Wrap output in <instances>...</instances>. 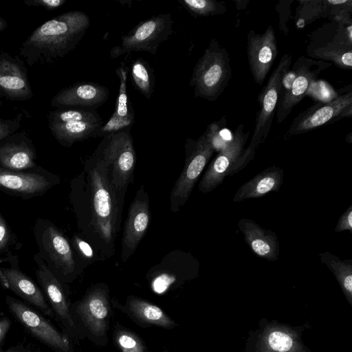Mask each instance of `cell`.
Here are the masks:
<instances>
[{
	"label": "cell",
	"mask_w": 352,
	"mask_h": 352,
	"mask_svg": "<svg viewBox=\"0 0 352 352\" xmlns=\"http://www.w3.org/2000/svg\"><path fill=\"white\" fill-rule=\"evenodd\" d=\"M89 26V18L83 12L58 15L32 32L20 47L19 56L30 67L54 62L75 49Z\"/></svg>",
	"instance_id": "1"
},
{
	"label": "cell",
	"mask_w": 352,
	"mask_h": 352,
	"mask_svg": "<svg viewBox=\"0 0 352 352\" xmlns=\"http://www.w3.org/2000/svg\"><path fill=\"white\" fill-rule=\"evenodd\" d=\"M88 182L91 197L90 226L102 242L106 256L114 252V241L119 231L123 199L111 184L108 166L100 156L89 162Z\"/></svg>",
	"instance_id": "2"
},
{
	"label": "cell",
	"mask_w": 352,
	"mask_h": 352,
	"mask_svg": "<svg viewBox=\"0 0 352 352\" xmlns=\"http://www.w3.org/2000/svg\"><path fill=\"white\" fill-rule=\"evenodd\" d=\"M220 122L210 124L197 140L187 139L184 168L170 196V210L177 212L188 200L192 189L216 149Z\"/></svg>",
	"instance_id": "3"
},
{
	"label": "cell",
	"mask_w": 352,
	"mask_h": 352,
	"mask_svg": "<svg viewBox=\"0 0 352 352\" xmlns=\"http://www.w3.org/2000/svg\"><path fill=\"white\" fill-rule=\"evenodd\" d=\"M110 302L108 286L100 283L92 286L80 300L70 305L81 337L85 334L99 346L107 344L111 315Z\"/></svg>",
	"instance_id": "4"
},
{
	"label": "cell",
	"mask_w": 352,
	"mask_h": 352,
	"mask_svg": "<svg viewBox=\"0 0 352 352\" xmlns=\"http://www.w3.org/2000/svg\"><path fill=\"white\" fill-rule=\"evenodd\" d=\"M292 56V54L283 55L258 97L260 108L256 116L253 135L248 148L244 149L235 166L234 174L245 168L253 160L256 150L265 142L269 134L280 97L282 79L291 67Z\"/></svg>",
	"instance_id": "5"
},
{
	"label": "cell",
	"mask_w": 352,
	"mask_h": 352,
	"mask_svg": "<svg viewBox=\"0 0 352 352\" xmlns=\"http://www.w3.org/2000/svg\"><path fill=\"white\" fill-rule=\"evenodd\" d=\"M231 78L228 51L217 40L212 38L193 69L190 85L194 89L195 96L209 101L216 100Z\"/></svg>",
	"instance_id": "6"
},
{
	"label": "cell",
	"mask_w": 352,
	"mask_h": 352,
	"mask_svg": "<svg viewBox=\"0 0 352 352\" xmlns=\"http://www.w3.org/2000/svg\"><path fill=\"white\" fill-rule=\"evenodd\" d=\"M331 63L315 60L301 56L284 76L276 110V122L282 123L307 94L309 89L323 70Z\"/></svg>",
	"instance_id": "7"
},
{
	"label": "cell",
	"mask_w": 352,
	"mask_h": 352,
	"mask_svg": "<svg viewBox=\"0 0 352 352\" xmlns=\"http://www.w3.org/2000/svg\"><path fill=\"white\" fill-rule=\"evenodd\" d=\"M49 129L55 139L63 146L70 147L74 143L97 137L103 126L95 111L63 109L50 111Z\"/></svg>",
	"instance_id": "8"
},
{
	"label": "cell",
	"mask_w": 352,
	"mask_h": 352,
	"mask_svg": "<svg viewBox=\"0 0 352 352\" xmlns=\"http://www.w3.org/2000/svg\"><path fill=\"white\" fill-rule=\"evenodd\" d=\"M304 327L264 318L250 333L245 352H312L302 340Z\"/></svg>",
	"instance_id": "9"
},
{
	"label": "cell",
	"mask_w": 352,
	"mask_h": 352,
	"mask_svg": "<svg viewBox=\"0 0 352 352\" xmlns=\"http://www.w3.org/2000/svg\"><path fill=\"white\" fill-rule=\"evenodd\" d=\"M106 144L100 157L108 166L111 184L121 195H124L128 186L133 182L136 155L130 129L105 137Z\"/></svg>",
	"instance_id": "10"
},
{
	"label": "cell",
	"mask_w": 352,
	"mask_h": 352,
	"mask_svg": "<svg viewBox=\"0 0 352 352\" xmlns=\"http://www.w3.org/2000/svg\"><path fill=\"white\" fill-rule=\"evenodd\" d=\"M5 301L11 314L39 342L54 352H74L69 337L58 331L43 314L8 295Z\"/></svg>",
	"instance_id": "11"
},
{
	"label": "cell",
	"mask_w": 352,
	"mask_h": 352,
	"mask_svg": "<svg viewBox=\"0 0 352 352\" xmlns=\"http://www.w3.org/2000/svg\"><path fill=\"white\" fill-rule=\"evenodd\" d=\"M36 241L44 258L54 274L62 283L72 281L76 277V263L73 250L63 233L50 222L37 228Z\"/></svg>",
	"instance_id": "12"
},
{
	"label": "cell",
	"mask_w": 352,
	"mask_h": 352,
	"mask_svg": "<svg viewBox=\"0 0 352 352\" xmlns=\"http://www.w3.org/2000/svg\"><path fill=\"white\" fill-rule=\"evenodd\" d=\"M173 33V21L170 14H162L140 22L129 32L122 36L120 45L113 47L112 58L124 54L135 52H148L156 54L161 43L167 40Z\"/></svg>",
	"instance_id": "13"
},
{
	"label": "cell",
	"mask_w": 352,
	"mask_h": 352,
	"mask_svg": "<svg viewBox=\"0 0 352 352\" xmlns=\"http://www.w3.org/2000/svg\"><path fill=\"white\" fill-rule=\"evenodd\" d=\"M351 110L352 91L350 89L329 101L318 102L299 113L285 131L283 138L287 140L294 135L320 127L330 121L351 117Z\"/></svg>",
	"instance_id": "14"
},
{
	"label": "cell",
	"mask_w": 352,
	"mask_h": 352,
	"mask_svg": "<svg viewBox=\"0 0 352 352\" xmlns=\"http://www.w3.org/2000/svg\"><path fill=\"white\" fill-rule=\"evenodd\" d=\"M250 133L244 131L243 124H239L230 140L221 148L210 162L199 184V190L208 193L219 186L226 177L234 175V168L245 149Z\"/></svg>",
	"instance_id": "15"
},
{
	"label": "cell",
	"mask_w": 352,
	"mask_h": 352,
	"mask_svg": "<svg viewBox=\"0 0 352 352\" xmlns=\"http://www.w3.org/2000/svg\"><path fill=\"white\" fill-rule=\"evenodd\" d=\"M36 276L41 289L67 336L81 338L72 315L67 294L63 283L54 274L40 255H36Z\"/></svg>",
	"instance_id": "16"
},
{
	"label": "cell",
	"mask_w": 352,
	"mask_h": 352,
	"mask_svg": "<svg viewBox=\"0 0 352 352\" xmlns=\"http://www.w3.org/2000/svg\"><path fill=\"white\" fill-rule=\"evenodd\" d=\"M151 220L149 198L144 186L138 190L125 221L120 258L126 262L135 252L145 235Z\"/></svg>",
	"instance_id": "17"
},
{
	"label": "cell",
	"mask_w": 352,
	"mask_h": 352,
	"mask_svg": "<svg viewBox=\"0 0 352 352\" xmlns=\"http://www.w3.org/2000/svg\"><path fill=\"white\" fill-rule=\"evenodd\" d=\"M337 23V22H336ZM351 25L338 23L331 40L313 36L307 47V54L320 60H329L340 69H352Z\"/></svg>",
	"instance_id": "18"
},
{
	"label": "cell",
	"mask_w": 352,
	"mask_h": 352,
	"mask_svg": "<svg viewBox=\"0 0 352 352\" xmlns=\"http://www.w3.org/2000/svg\"><path fill=\"white\" fill-rule=\"evenodd\" d=\"M247 57L255 82L262 85L277 56V42L270 25L262 34L250 30L247 35Z\"/></svg>",
	"instance_id": "19"
},
{
	"label": "cell",
	"mask_w": 352,
	"mask_h": 352,
	"mask_svg": "<svg viewBox=\"0 0 352 352\" xmlns=\"http://www.w3.org/2000/svg\"><path fill=\"white\" fill-rule=\"evenodd\" d=\"M0 88L9 100H26L34 96L23 60L0 52Z\"/></svg>",
	"instance_id": "20"
},
{
	"label": "cell",
	"mask_w": 352,
	"mask_h": 352,
	"mask_svg": "<svg viewBox=\"0 0 352 352\" xmlns=\"http://www.w3.org/2000/svg\"><path fill=\"white\" fill-rule=\"evenodd\" d=\"M111 303L142 327L155 326L170 330L178 326L161 308L137 296H129L124 305L116 299H112Z\"/></svg>",
	"instance_id": "21"
},
{
	"label": "cell",
	"mask_w": 352,
	"mask_h": 352,
	"mask_svg": "<svg viewBox=\"0 0 352 352\" xmlns=\"http://www.w3.org/2000/svg\"><path fill=\"white\" fill-rule=\"evenodd\" d=\"M36 153L25 131L0 141V167L20 171L35 166Z\"/></svg>",
	"instance_id": "22"
},
{
	"label": "cell",
	"mask_w": 352,
	"mask_h": 352,
	"mask_svg": "<svg viewBox=\"0 0 352 352\" xmlns=\"http://www.w3.org/2000/svg\"><path fill=\"white\" fill-rule=\"evenodd\" d=\"M6 281L7 289L23 300L24 302L38 310L44 316L55 318L41 288L17 267L0 269Z\"/></svg>",
	"instance_id": "23"
},
{
	"label": "cell",
	"mask_w": 352,
	"mask_h": 352,
	"mask_svg": "<svg viewBox=\"0 0 352 352\" xmlns=\"http://www.w3.org/2000/svg\"><path fill=\"white\" fill-rule=\"evenodd\" d=\"M164 259L170 267L162 261L152 267L147 274L152 289L157 294L178 287L186 281L196 278L199 274V264L194 257L180 267H172L166 257Z\"/></svg>",
	"instance_id": "24"
},
{
	"label": "cell",
	"mask_w": 352,
	"mask_h": 352,
	"mask_svg": "<svg viewBox=\"0 0 352 352\" xmlns=\"http://www.w3.org/2000/svg\"><path fill=\"white\" fill-rule=\"evenodd\" d=\"M109 90L97 83L83 82L62 89L52 99L54 107H98L107 101Z\"/></svg>",
	"instance_id": "25"
},
{
	"label": "cell",
	"mask_w": 352,
	"mask_h": 352,
	"mask_svg": "<svg viewBox=\"0 0 352 352\" xmlns=\"http://www.w3.org/2000/svg\"><path fill=\"white\" fill-rule=\"evenodd\" d=\"M237 226L243 235L244 241L254 254L269 261L278 260L280 245L275 232L246 218L241 219Z\"/></svg>",
	"instance_id": "26"
},
{
	"label": "cell",
	"mask_w": 352,
	"mask_h": 352,
	"mask_svg": "<svg viewBox=\"0 0 352 352\" xmlns=\"http://www.w3.org/2000/svg\"><path fill=\"white\" fill-rule=\"evenodd\" d=\"M129 68L123 63L116 69L119 78V91L116 107L110 119L101 127L97 137H107L112 133L130 129L135 122V113L128 100L126 82Z\"/></svg>",
	"instance_id": "27"
},
{
	"label": "cell",
	"mask_w": 352,
	"mask_h": 352,
	"mask_svg": "<svg viewBox=\"0 0 352 352\" xmlns=\"http://www.w3.org/2000/svg\"><path fill=\"white\" fill-rule=\"evenodd\" d=\"M53 185V182L42 175L11 170L0 167L1 190L21 196L33 197L43 194Z\"/></svg>",
	"instance_id": "28"
},
{
	"label": "cell",
	"mask_w": 352,
	"mask_h": 352,
	"mask_svg": "<svg viewBox=\"0 0 352 352\" xmlns=\"http://www.w3.org/2000/svg\"><path fill=\"white\" fill-rule=\"evenodd\" d=\"M283 170L275 166L267 168L242 184L233 197L234 202L262 197L280 190L283 182Z\"/></svg>",
	"instance_id": "29"
},
{
	"label": "cell",
	"mask_w": 352,
	"mask_h": 352,
	"mask_svg": "<svg viewBox=\"0 0 352 352\" xmlns=\"http://www.w3.org/2000/svg\"><path fill=\"white\" fill-rule=\"evenodd\" d=\"M318 256L335 276L346 300L352 305V260H342L328 251L318 254Z\"/></svg>",
	"instance_id": "30"
},
{
	"label": "cell",
	"mask_w": 352,
	"mask_h": 352,
	"mask_svg": "<svg viewBox=\"0 0 352 352\" xmlns=\"http://www.w3.org/2000/svg\"><path fill=\"white\" fill-rule=\"evenodd\" d=\"M131 76L135 88L150 99L154 89V76L148 63L142 58L136 59L131 65Z\"/></svg>",
	"instance_id": "31"
},
{
	"label": "cell",
	"mask_w": 352,
	"mask_h": 352,
	"mask_svg": "<svg viewBox=\"0 0 352 352\" xmlns=\"http://www.w3.org/2000/svg\"><path fill=\"white\" fill-rule=\"evenodd\" d=\"M296 8V24L298 28L311 23L317 18L329 16L330 5L325 1H299Z\"/></svg>",
	"instance_id": "32"
},
{
	"label": "cell",
	"mask_w": 352,
	"mask_h": 352,
	"mask_svg": "<svg viewBox=\"0 0 352 352\" xmlns=\"http://www.w3.org/2000/svg\"><path fill=\"white\" fill-rule=\"evenodd\" d=\"M183 6L195 17L222 14L227 11L224 1L213 0H180Z\"/></svg>",
	"instance_id": "33"
},
{
	"label": "cell",
	"mask_w": 352,
	"mask_h": 352,
	"mask_svg": "<svg viewBox=\"0 0 352 352\" xmlns=\"http://www.w3.org/2000/svg\"><path fill=\"white\" fill-rule=\"evenodd\" d=\"M113 336L115 342L121 352H148L139 336L118 324L115 327Z\"/></svg>",
	"instance_id": "34"
},
{
	"label": "cell",
	"mask_w": 352,
	"mask_h": 352,
	"mask_svg": "<svg viewBox=\"0 0 352 352\" xmlns=\"http://www.w3.org/2000/svg\"><path fill=\"white\" fill-rule=\"evenodd\" d=\"M22 113L12 119L0 118V141L15 133L21 126Z\"/></svg>",
	"instance_id": "35"
},
{
	"label": "cell",
	"mask_w": 352,
	"mask_h": 352,
	"mask_svg": "<svg viewBox=\"0 0 352 352\" xmlns=\"http://www.w3.org/2000/svg\"><path fill=\"white\" fill-rule=\"evenodd\" d=\"M73 246L80 256L85 261L91 262L94 258V252L90 245L78 235L72 239Z\"/></svg>",
	"instance_id": "36"
},
{
	"label": "cell",
	"mask_w": 352,
	"mask_h": 352,
	"mask_svg": "<svg viewBox=\"0 0 352 352\" xmlns=\"http://www.w3.org/2000/svg\"><path fill=\"white\" fill-rule=\"evenodd\" d=\"M344 230L352 233V205L340 215L335 227V232H340Z\"/></svg>",
	"instance_id": "37"
},
{
	"label": "cell",
	"mask_w": 352,
	"mask_h": 352,
	"mask_svg": "<svg viewBox=\"0 0 352 352\" xmlns=\"http://www.w3.org/2000/svg\"><path fill=\"white\" fill-rule=\"evenodd\" d=\"M65 2V0H25L23 1L28 6H41L48 10L57 9Z\"/></svg>",
	"instance_id": "38"
},
{
	"label": "cell",
	"mask_w": 352,
	"mask_h": 352,
	"mask_svg": "<svg viewBox=\"0 0 352 352\" xmlns=\"http://www.w3.org/2000/svg\"><path fill=\"white\" fill-rule=\"evenodd\" d=\"M10 230L0 212V252L6 250L10 241Z\"/></svg>",
	"instance_id": "39"
},
{
	"label": "cell",
	"mask_w": 352,
	"mask_h": 352,
	"mask_svg": "<svg viewBox=\"0 0 352 352\" xmlns=\"http://www.w3.org/2000/svg\"><path fill=\"white\" fill-rule=\"evenodd\" d=\"M12 326V321L8 316L0 318V346L3 343L5 338Z\"/></svg>",
	"instance_id": "40"
},
{
	"label": "cell",
	"mask_w": 352,
	"mask_h": 352,
	"mask_svg": "<svg viewBox=\"0 0 352 352\" xmlns=\"http://www.w3.org/2000/svg\"><path fill=\"white\" fill-rule=\"evenodd\" d=\"M0 352H32L30 348L28 346H25L23 344H16L12 346L5 351L0 350Z\"/></svg>",
	"instance_id": "41"
},
{
	"label": "cell",
	"mask_w": 352,
	"mask_h": 352,
	"mask_svg": "<svg viewBox=\"0 0 352 352\" xmlns=\"http://www.w3.org/2000/svg\"><path fill=\"white\" fill-rule=\"evenodd\" d=\"M8 27V23L6 21L0 16V32L3 31Z\"/></svg>",
	"instance_id": "42"
},
{
	"label": "cell",
	"mask_w": 352,
	"mask_h": 352,
	"mask_svg": "<svg viewBox=\"0 0 352 352\" xmlns=\"http://www.w3.org/2000/svg\"><path fill=\"white\" fill-rule=\"evenodd\" d=\"M0 97L1 98L5 97L2 90L1 89V88H0ZM1 104V102L0 101V105Z\"/></svg>",
	"instance_id": "43"
},
{
	"label": "cell",
	"mask_w": 352,
	"mask_h": 352,
	"mask_svg": "<svg viewBox=\"0 0 352 352\" xmlns=\"http://www.w3.org/2000/svg\"><path fill=\"white\" fill-rule=\"evenodd\" d=\"M162 352H169V351H167V350H164V351H162Z\"/></svg>",
	"instance_id": "44"
}]
</instances>
